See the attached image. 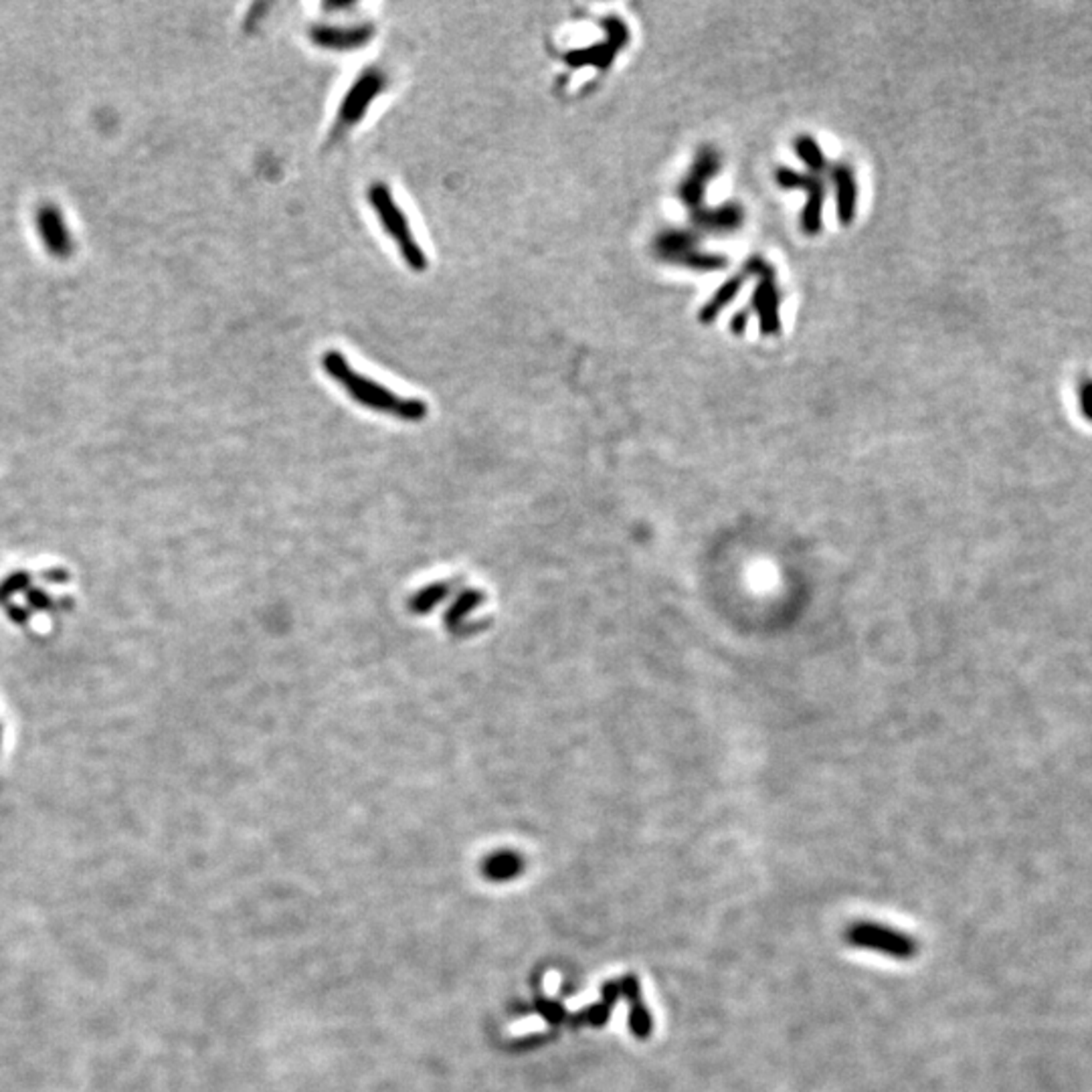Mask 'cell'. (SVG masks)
<instances>
[{
  "label": "cell",
  "mask_w": 1092,
  "mask_h": 1092,
  "mask_svg": "<svg viewBox=\"0 0 1092 1092\" xmlns=\"http://www.w3.org/2000/svg\"><path fill=\"white\" fill-rule=\"evenodd\" d=\"M480 603H482V595H480V593H476V591L463 593V595L456 601V605L451 607L449 613H448V625H449V629H456L457 625H460V623L463 622V619L468 617L469 613L474 611L476 607L480 605Z\"/></svg>",
  "instance_id": "obj_19"
},
{
  "label": "cell",
  "mask_w": 1092,
  "mask_h": 1092,
  "mask_svg": "<svg viewBox=\"0 0 1092 1092\" xmlns=\"http://www.w3.org/2000/svg\"><path fill=\"white\" fill-rule=\"evenodd\" d=\"M1078 399H1081V409L1084 415H1087L1092 421V380L1084 383L1081 386V393H1078Z\"/></svg>",
  "instance_id": "obj_22"
},
{
  "label": "cell",
  "mask_w": 1092,
  "mask_h": 1092,
  "mask_svg": "<svg viewBox=\"0 0 1092 1092\" xmlns=\"http://www.w3.org/2000/svg\"><path fill=\"white\" fill-rule=\"evenodd\" d=\"M320 363L328 377L334 383H338L351 395V399L357 400L358 405L366 407V409L385 413V415H393L397 419H403V421H421V419L428 417V405L423 400L400 397L397 393L386 389L385 385L354 371L342 352L326 351L322 354Z\"/></svg>",
  "instance_id": "obj_1"
},
{
  "label": "cell",
  "mask_w": 1092,
  "mask_h": 1092,
  "mask_svg": "<svg viewBox=\"0 0 1092 1092\" xmlns=\"http://www.w3.org/2000/svg\"><path fill=\"white\" fill-rule=\"evenodd\" d=\"M619 995H622V984L619 981H607L603 985V1004L613 1007L619 999Z\"/></svg>",
  "instance_id": "obj_23"
},
{
  "label": "cell",
  "mask_w": 1092,
  "mask_h": 1092,
  "mask_svg": "<svg viewBox=\"0 0 1092 1092\" xmlns=\"http://www.w3.org/2000/svg\"><path fill=\"white\" fill-rule=\"evenodd\" d=\"M366 198H368V205H371L374 212H377L383 229L389 233V235L393 237V241L397 243L405 263L415 271L428 269V255H425L421 245L417 243V239L411 231L409 219H407L405 212L400 211V206L395 203L389 186H386L385 183L371 184L368 186Z\"/></svg>",
  "instance_id": "obj_2"
},
{
  "label": "cell",
  "mask_w": 1092,
  "mask_h": 1092,
  "mask_svg": "<svg viewBox=\"0 0 1092 1092\" xmlns=\"http://www.w3.org/2000/svg\"><path fill=\"white\" fill-rule=\"evenodd\" d=\"M609 1013H611V1007L601 1001V1004H595V1005L587 1007L585 1012H581L577 1019L579 1022H587L591 1026H603L607 1019H609Z\"/></svg>",
  "instance_id": "obj_20"
},
{
  "label": "cell",
  "mask_w": 1092,
  "mask_h": 1092,
  "mask_svg": "<svg viewBox=\"0 0 1092 1092\" xmlns=\"http://www.w3.org/2000/svg\"><path fill=\"white\" fill-rule=\"evenodd\" d=\"M775 183H777L781 189L793 191H805V205L803 211H801V231L805 235H817L822 231V219H824V200H825V184L824 180L816 177V174H801L797 170H791V168L781 166L777 172H775Z\"/></svg>",
  "instance_id": "obj_8"
},
{
  "label": "cell",
  "mask_w": 1092,
  "mask_h": 1092,
  "mask_svg": "<svg viewBox=\"0 0 1092 1092\" xmlns=\"http://www.w3.org/2000/svg\"><path fill=\"white\" fill-rule=\"evenodd\" d=\"M845 939H848L850 945L860 947V949H868V951H878L884 953L887 957L893 959H913L916 955V942L913 936L901 933V930L876 925V922H856L848 929L845 933Z\"/></svg>",
  "instance_id": "obj_6"
},
{
  "label": "cell",
  "mask_w": 1092,
  "mask_h": 1092,
  "mask_svg": "<svg viewBox=\"0 0 1092 1092\" xmlns=\"http://www.w3.org/2000/svg\"><path fill=\"white\" fill-rule=\"evenodd\" d=\"M35 225H37V233L38 239H41L45 251L55 260L66 261L73 255L75 251V243H73V235H71L69 225L63 217V212L59 206L55 203H43L38 205V209L35 212Z\"/></svg>",
  "instance_id": "obj_10"
},
{
  "label": "cell",
  "mask_w": 1092,
  "mask_h": 1092,
  "mask_svg": "<svg viewBox=\"0 0 1092 1092\" xmlns=\"http://www.w3.org/2000/svg\"><path fill=\"white\" fill-rule=\"evenodd\" d=\"M745 280H747V275L741 271V274H734L733 277H728V280L722 283L719 289H716L713 298L704 303L700 314H698V318H700L702 324H710V322H714L716 318H719L722 310H725L728 303L739 296Z\"/></svg>",
  "instance_id": "obj_15"
},
{
  "label": "cell",
  "mask_w": 1092,
  "mask_h": 1092,
  "mask_svg": "<svg viewBox=\"0 0 1092 1092\" xmlns=\"http://www.w3.org/2000/svg\"><path fill=\"white\" fill-rule=\"evenodd\" d=\"M720 154L714 150L713 146H704L698 150L694 164L690 168L686 177L678 186V198L682 200V205L686 206L690 215H694L700 209H704V195H706V186L710 184V180H714L716 174L720 170Z\"/></svg>",
  "instance_id": "obj_9"
},
{
  "label": "cell",
  "mask_w": 1092,
  "mask_h": 1092,
  "mask_svg": "<svg viewBox=\"0 0 1092 1092\" xmlns=\"http://www.w3.org/2000/svg\"><path fill=\"white\" fill-rule=\"evenodd\" d=\"M385 87H386V77L383 71H379V69L363 71V73L354 80L351 89H348L344 95V100H342V103L338 106V112H336V120L332 126L330 142L342 138V136L351 130L352 126H357L358 122H363L368 108H371L372 101L385 92Z\"/></svg>",
  "instance_id": "obj_4"
},
{
  "label": "cell",
  "mask_w": 1092,
  "mask_h": 1092,
  "mask_svg": "<svg viewBox=\"0 0 1092 1092\" xmlns=\"http://www.w3.org/2000/svg\"><path fill=\"white\" fill-rule=\"evenodd\" d=\"M448 593H449V585H445V583L429 585L428 589H423L421 593H417L415 599H413V603H411V609L415 611V613H428L437 603H442Z\"/></svg>",
  "instance_id": "obj_18"
},
{
  "label": "cell",
  "mask_w": 1092,
  "mask_h": 1092,
  "mask_svg": "<svg viewBox=\"0 0 1092 1092\" xmlns=\"http://www.w3.org/2000/svg\"><path fill=\"white\" fill-rule=\"evenodd\" d=\"M601 24H603V29H605L603 41L593 43L585 49L571 51V53L565 55V61L573 69H581V67H595L601 71L609 69L611 63L617 59V55L622 53V49L628 45L629 29L622 18L607 17L601 21Z\"/></svg>",
  "instance_id": "obj_7"
},
{
  "label": "cell",
  "mask_w": 1092,
  "mask_h": 1092,
  "mask_svg": "<svg viewBox=\"0 0 1092 1092\" xmlns=\"http://www.w3.org/2000/svg\"><path fill=\"white\" fill-rule=\"evenodd\" d=\"M793 146H795V152H797V156L801 158V163L810 168L811 172H824L825 168H828V160H825L822 148H819L816 138H811V136H799Z\"/></svg>",
  "instance_id": "obj_17"
},
{
  "label": "cell",
  "mask_w": 1092,
  "mask_h": 1092,
  "mask_svg": "<svg viewBox=\"0 0 1092 1092\" xmlns=\"http://www.w3.org/2000/svg\"><path fill=\"white\" fill-rule=\"evenodd\" d=\"M372 35V27H366V24L365 27H314L310 33L318 47L330 51H354L371 41Z\"/></svg>",
  "instance_id": "obj_11"
},
{
  "label": "cell",
  "mask_w": 1092,
  "mask_h": 1092,
  "mask_svg": "<svg viewBox=\"0 0 1092 1092\" xmlns=\"http://www.w3.org/2000/svg\"><path fill=\"white\" fill-rule=\"evenodd\" d=\"M522 870L520 856L514 852H497L490 860L483 864V872L490 880H510Z\"/></svg>",
  "instance_id": "obj_16"
},
{
  "label": "cell",
  "mask_w": 1092,
  "mask_h": 1092,
  "mask_svg": "<svg viewBox=\"0 0 1092 1092\" xmlns=\"http://www.w3.org/2000/svg\"><path fill=\"white\" fill-rule=\"evenodd\" d=\"M742 274L747 277L753 275L757 277V288H755L753 298H751V310L757 314L759 318V330L762 336H775L781 332V316H779V306H781V294H779V283H777V274H775V268L769 263L765 257L753 255L745 265H742Z\"/></svg>",
  "instance_id": "obj_3"
},
{
  "label": "cell",
  "mask_w": 1092,
  "mask_h": 1092,
  "mask_svg": "<svg viewBox=\"0 0 1092 1092\" xmlns=\"http://www.w3.org/2000/svg\"><path fill=\"white\" fill-rule=\"evenodd\" d=\"M692 223L698 229L708 233H734L745 223V209L736 203H725L714 209H700L694 215H690Z\"/></svg>",
  "instance_id": "obj_12"
},
{
  "label": "cell",
  "mask_w": 1092,
  "mask_h": 1092,
  "mask_svg": "<svg viewBox=\"0 0 1092 1092\" xmlns=\"http://www.w3.org/2000/svg\"><path fill=\"white\" fill-rule=\"evenodd\" d=\"M619 984H622V993L629 1004V1030L637 1040H648L654 1032V1018H651L648 1005L643 1004L639 979L636 975H625Z\"/></svg>",
  "instance_id": "obj_13"
},
{
  "label": "cell",
  "mask_w": 1092,
  "mask_h": 1092,
  "mask_svg": "<svg viewBox=\"0 0 1092 1092\" xmlns=\"http://www.w3.org/2000/svg\"><path fill=\"white\" fill-rule=\"evenodd\" d=\"M539 1012L548 1019V1022H553V1024H560L565 1019V1010L559 1004H554V1001L540 999Z\"/></svg>",
  "instance_id": "obj_21"
},
{
  "label": "cell",
  "mask_w": 1092,
  "mask_h": 1092,
  "mask_svg": "<svg viewBox=\"0 0 1092 1092\" xmlns=\"http://www.w3.org/2000/svg\"><path fill=\"white\" fill-rule=\"evenodd\" d=\"M747 322H748V312L742 310V312L734 314V318L730 320V330H733L734 334H742L747 330Z\"/></svg>",
  "instance_id": "obj_24"
},
{
  "label": "cell",
  "mask_w": 1092,
  "mask_h": 1092,
  "mask_svg": "<svg viewBox=\"0 0 1092 1092\" xmlns=\"http://www.w3.org/2000/svg\"><path fill=\"white\" fill-rule=\"evenodd\" d=\"M696 243L698 241L692 231L668 229L656 237L654 251L662 261L682 265V268H688V269L714 271V269L725 268L727 265L725 255L706 254V251L698 249Z\"/></svg>",
  "instance_id": "obj_5"
},
{
  "label": "cell",
  "mask_w": 1092,
  "mask_h": 1092,
  "mask_svg": "<svg viewBox=\"0 0 1092 1092\" xmlns=\"http://www.w3.org/2000/svg\"><path fill=\"white\" fill-rule=\"evenodd\" d=\"M833 189H836V211L838 221L850 225L856 217L858 205V183L854 170L848 164H836L830 172Z\"/></svg>",
  "instance_id": "obj_14"
}]
</instances>
